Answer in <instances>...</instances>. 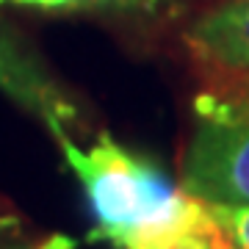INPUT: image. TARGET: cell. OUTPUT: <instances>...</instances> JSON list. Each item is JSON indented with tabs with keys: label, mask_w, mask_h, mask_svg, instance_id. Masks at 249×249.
Listing matches in <instances>:
<instances>
[{
	"label": "cell",
	"mask_w": 249,
	"mask_h": 249,
	"mask_svg": "<svg viewBox=\"0 0 249 249\" xmlns=\"http://www.w3.org/2000/svg\"><path fill=\"white\" fill-rule=\"evenodd\" d=\"M50 136L83 186L94 219L89 241H108L114 249H172L188 241L230 244L211 202L175 186L152 160L127 150L108 130L89 147L75 144L70 130Z\"/></svg>",
	"instance_id": "cell-1"
},
{
	"label": "cell",
	"mask_w": 249,
	"mask_h": 249,
	"mask_svg": "<svg viewBox=\"0 0 249 249\" xmlns=\"http://www.w3.org/2000/svg\"><path fill=\"white\" fill-rule=\"evenodd\" d=\"M191 114L180 186L205 202L249 205V75L199 91Z\"/></svg>",
	"instance_id": "cell-2"
},
{
	"label": "cell",
	"mask_w": 249,
	"mask_h": 249,
	"mask_svg": "<svg viewBox=\"0 0 249 249\" xmlns=\"http://www.w3.org/2000/svg\"><path fill=\"white\" fill-rule=\"evenodd\" d=\"M0 94L53 130H72L80 124V108L70 97L50 67L0 22Z\"/></svg>",
	"instance_id": "cell-3"
},
{
	"label": "cell",
	"mask_w": 249,
	"mask_h": 249,
	"mask_svg": "<svg viewBox=\"0 0 249 249\" xmlns=\"http://www.w3.org/2000/svg\"><path fill=\"white\" fill-rule=\"evenodd\" d=\"M183 47L219 80L249 75V0H222L183 31Z\"/></svg>",
	"instance_id": "cell-4"
},
{
	"label": "cell",
	"mask_w": 249,
	"mask_h": 249,
	"mask_svg": "<svg viewBox=\"0 0 249 249\" xmlns=\"http://www.w3.org/2000/svg\"><path fill=\"white\" fill-rule=\"evenodd\" d=\"M0 9H31L47 14H108L160 19L180 9V0H0Z\"/></svg>",
	"instance_id": "cell-5"
},
{
	"label": "cell",
	"mask_w": 249,
	"mask_h": 249,
	"mask_svg": "<svg viewBox=\"0 0 249 249\" xmlns=\"http://www.w3.org/2000/svg\"><path fill=\"white\" fill-rule=\"evenodd\" d=\"M216 219L222 222L232 241V249H249V205H227L211 202Z\"/></svg>",
	"instance_id": "cell-6"
},
{
	"label": "cell",
	"mask_w": 249,
	"mask_h": 249,
	"mask_svg": "<svg viewBox=\"0 0 249 249\" xmlns=\"http://www.w3.org/2000/svg\"><path fill=\"white\" fill-rule=\"evenodd\" d=\"M0 249H42V244H31L9 222H0Z\"/></svg>",
	"instance_id": "cell-7"
},
{
	"label": "cell",
	"mask_w": 249,
	"mask_h": 249,
	"mask_svg": "<svg viewBox=\"0 0 249 249\" xmlns=\"http://www.w3.org/2000/svg\"><path fill=\"white\" fill-rule=\"evenodd\" d=\"M42 249H55V244H42Z\"/></svg>",
	"instance_id": "cell-8"
}]
</instances>
